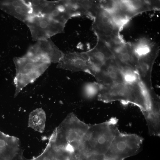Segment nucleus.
<instances>
[{
  "label": "nucleus",
  "instance_id": "obj_1",
  "mask_svg": "<svg viewBox=\"0 0 160 160\" xmlns=\"http://www.w3.org/2000/svg\"><path fill=\"white\" fill-rule=\"evenodd\" d=\"M98 100L105 103L120 101L133 104L138 107L142 113L150 108L149 91L141 81L133 84L124 83L101 85Z\"/></svg>",
  "mask_w": 160,
  "mask_h": 160
},
{
  "label": "nucleus",
  "instance_id": "obj_2",
  "mask_svg": "<svg viewBox=\"0 0 160 160\" xmlns=\"http://www.w3.org/2000/svg\"><path fill=\"white\" fill-rule=\"evenodd\" d=\"M116 118L100 123L89 125L79 146L81 153L105 155L118 131Z\"/></svg>",
  "mask_w": 160,
  "mask_h": 160
},
{
  "label": "nucleus",
  "instance_id": "obj_3",
  "mask_svg": "<svg viewBox=\"0 0 160 160\" xmlns=\"http://www.w3.org/2000/svg\"><path fill=\"white\" fill-rule=\"evenodd\" d=\"M13 61L16 70L14 79L16 87L14 97L41 75L51 63L44 57L28 51L23 56L14 58Z\"/></svg>",
  "mask_w": 160,
  "mask_h": 160
},
{
  "label": "nucleus",
  "instance_id": "obj_4",
  "mask_svg": "<svg viewBox=\"0 0 160 160\" xmlns=\"http://www.w3.org/2000/svg\"><path fill=\"white\" fill-rule=\"evenodd\" d=\"M89 127L71 113L56 128L49 139L58 146L64 147L70 144L79 148Z\"/></svg>",
  "mask_w": 160,
  "mask_h": 160
},
{
  "label": "nucleus",
  "instance_id": "obj_5",
  "mask_svg": "<svg viewBox=\"0 0 160 160\" xmlns=\"http://www.w3.org/2000/svg\"><path fill=\"white\" fill-rule=\"evenodd\" d=\"M143 141L139 135L123 133L119 130L105 155L108 160H124L137 154Z\"/></svg>",
  "mask_w": 160,
  "mask_h": 160
},
{
  "label": "nucleus",
  "instance_id": "obj_6",
  "mask_svg": "<svg viewBox=\"0 0 160 160\" xmlns=\"http://www.w3.org/2000/svg\"><path fill=\"white\" fill-rule=\"evenodd\" d=\"M25 23L29 28L34 41L49 39L64 31L65 25L45 15H33Z\"/></svg>",
  "mask_w": 160,
  "mask_h": 160
},
{
  "label": "nucleus",
  "instance_id": "obj_7",
  "mask_svg": "<svg viewBox=\"0 0 160 160\" xmlns=\"http://www.w3.org/2000/svg\"><path fill=\"white\" fill-rule=\"evenodd\" d=\"M102 40L108 45L116 62L136 70L137 62L131 44L125 42L119 35L106 37Z\"/></svg>",
  "mask_w": 160,
  "mask_h": 160
},
{
  "label": "nucleus",
  "instance_id": "obj_8",
  "mask_svg": "<svg viewBox=\"0 0 160 160\" xmlns=\"http://www.w3.org/2000/svg\"><path fill=\"white\" fill-rule=\"evenodd\" d=\"M93 19L92 28L97 38H103L119 35L121 30L114 23L110 12L100 6Z\"/></svg>",
  "mask_w": 160,
  "mask_h": 160
},
{
  "label": "nucleus",
  "instance_id": "obj_9",
  "mask_svg": "<svg viewBox=\"0 0 160 160\" xmlns=\"http://www.w3.org/2000/svg\"><path fill=\"white\" fill-rule=\"evenodd\" d=\"M86 52L89 64L90 74L93 76L106 61L114 57L107 44L99 38L95 46Z\"/></svg>",
  "mask_w": 160,
  "mask_h": 160
},
{
  "label": "nucleus",
  "instance_id": "obj_10",
  "mask_svg": "<svg viewBox=\"0 0 160 160\" xmlns=\"http://www.w3.org/2000/svg\"><path fill=\"white\" fill-rule=\"evenodd\" d=\"M118 10L129 19L142 12L159 10V0H118Z\"/></svg>",
  "mask_w": 160,
  "mask_h": 160
},
{
  "label": "nucleus",
  "instance_id": "obj_11",
  "mask_svg": "<svg viewBox=\"0 0 160 160\" xmlns=\"http://www.w3.org/2000/svg\"><path fill=\"white\" fill-rule=\"evenodd\" d=\"M57 67L73 72L81 71L89 74L90 72L89 64L86 52L64 53Z\"/></svg>",
  "mask_w": 160,
  "mask_h": 160
},
{
  "label": "nucleus",
  "instance_id": "obj_12",
  "mask_svg": "<svg viewBox=\"0 0 160 160\" xmlns=\"http://www.w3.org/2000/svg\"><path fill=\"white\" fill-rule=\"evenodd\" d=\"M94 77L101 85L123 83L120 68L114 57L106 61Z\"/></svg>",
  "mask_w": 160,
  "mask_h": 160
},
{
  "label": "nucleus",
  "instance_id": "obj_13",
  "mask_svg": "<svg viewBox=\"0 0 160 160\" xmlns=\"http://www.w3.org/2000/svg\"><path fill=\"white\" fill-rule=\"evenodd\" d=\"M28 50L44 57L51 63H58L64 54L50 38L37 41Z\"/></svg>",
  "mask_w": 160,
  "mask_h": 160
},
{
  "label": "nucleus",
  "instance_id": "obj_14",
  "mask_svg": "<svg viewBox=\"0 0 160 160\" xmlns=\"http://www.w3.org/2000/svg\"><path fill=\"white\" fill-rule=\"evenodd\" d=\"M0 6L9 14L24 22L33 15L31 7L27 1H4L0 3Z\"/></svg>",
  "mask_w": 160,
  "mask_h": 160
},
{
  "label": "nucleus",
  "instance_id": "obj_15",
  "mask_svg": "<svg viewBox=\"0 0 160 160\" xmlns=\"http://www.w3.org/2000/svg\"><path fill=\"white\" fill-rule=\"evenodd\" d=\"M131 45L137 62L143 58L159 53V48L158 45L146 37L140 38Z\"/></svg>",
  "mask_w": 160,
  "mask_h": 160
},
{
  "label": "nucleus",
  "instance_id": "obj_16",
  "mask_svg": "<svg viewBox=\"0 0 160 160\" xmlns=\"http://www.w3.org/2000/svg\"><path fill=\"white\" fill-rule=\"evenodd\" d=\"M46 121L45 112L41 108L32 111L29 115L28 125L34 130L40 133L44 131Z\"/></svg>",
  "mask_w": 160,
  "mask_h": 160
},
{
  "label": "nucleus",
  "instance_id": "obj_17",
  "mask_svg": "<svg viewBox=\"0 0 160 160\" xmlns=\"http://www.w3.org/2000/svg\"><path fill=\"white\" fill-rule=\"evenodd\" d=\"M117 63L121 70L123 83L133 84L141 81L136 70L130 66Z\"/></svg>",
  "mask_w": 160,
  "mask_h": 160
},
{
  "label": "nucleus",
  "instance_id": "obj_18",
  "mask_svg": "<svg viewBox=\"0 0 160 160\" xmlns=\"http://www.w3.org/2000/svg\"><path fill=\"white\" fill-rule=\"evenodd\" d=\"M101 85L97 82L87 83L84 86L83 92L86 97L93 98L97 95L100 92Z\"/></svg>",
  "mask_w": 160,
  "mask_h": 160
},
{
  "label": "nucleus",
  "instance_id": "obj_19",
  "mask_svg": "<svg viewBox=\"0 0 160 160\" xmlns=\"http://www.w3.org/2000/svg\"><path fill=\"white\" fill-rule=\"evenodd\" d=\"M78 160H108L105 155L81 153Z\"/></svg>",
  "mask_w": 160,
  "mask_h": 160
},
{
  "label": "nucleus",
  "instance_id": "obj_20",
  "mask_svg": "<svg viewBox=\"0 0 160 160\" xmlns=\"http://www.w3.org/2000/svg\"></svg>",
  "mask_w": 160,
  "mask_h": 160
}]
</instances>
